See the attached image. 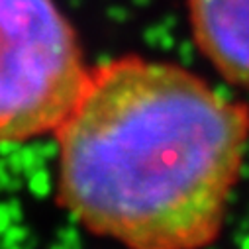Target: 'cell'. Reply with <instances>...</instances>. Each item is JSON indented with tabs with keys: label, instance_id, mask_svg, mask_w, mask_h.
Listing matches in <instances>:
<instances>
[{
	"label": "cell",
	"instance_id": "obj_1",
	"mask_svg": "<svg viewBox=\"0 0 249 249\" xmlns=\"http://www.w3.org/2000/svg\"><path fill=\"white\" fill-rule=\"evenodd\" d=\"M57 202L128 249H204L226 222L249 147V106L177 63L90 69L55 130Z\"/></svg>",
	"mask_w": 249,
	"mask_h": 249
},
{
	"label": "cell",
	"instance_id": "obj_2",
	"mask_svg": "<svg viewBox=\"0 0 249 249\" xmlns=\"http://www.w3.org/2000/svg\"><path fill=\"white\" fill-rule=\"evenodd\" d=\"M89 73L55 0H0V143L55 134Z\"/></svg>",
	"mask_w": 249,
	"mask_h": 249
},
{
	"label": "cell",
	"instance_id": "obj_3",
	"mask_svg": "<svg viewBox=\"0 0 249 249\" xmlns=\"http://www.w3.org/2000/svg\"><path fill=\"white\" fill-rule=\"evenodd\" d=\"M198 51L231 85L249 90V0H186Z\"/></svg>",
	"mask_w": 249,
	"mask_h": 249
}]
</instances>
